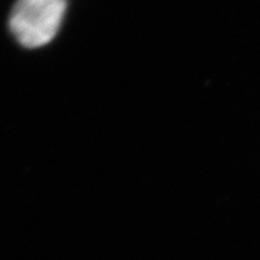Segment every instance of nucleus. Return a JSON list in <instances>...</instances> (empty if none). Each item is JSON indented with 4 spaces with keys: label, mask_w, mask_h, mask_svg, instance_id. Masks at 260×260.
<instances>
[{
    "label": "nucleus",
    "mask_w": 260,
    "mask_h": 260,
    "mask_svg": "<svg viewBox=\"0 0 260 260\" xmlns=\"http://www.w3.org/2000/svg\"><path fill=\"white\" fill-rule=\"evenodd\" d=\"M67 10V0H18L10 15V29L26 48L42 47L54 38Z\"/></svg>",
    "instance_id": "1"
}]
</instances>
